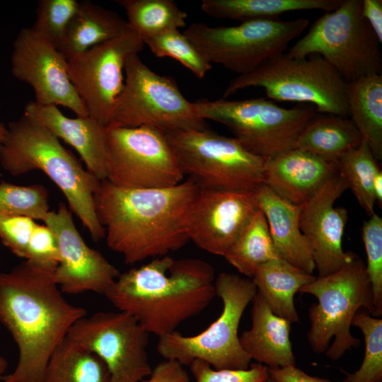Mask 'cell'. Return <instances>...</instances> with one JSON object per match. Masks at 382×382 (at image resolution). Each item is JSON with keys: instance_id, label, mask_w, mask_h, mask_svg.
<instances>
[{"instance_id": "25", "label": "cell", "mask_w": 382, "mask_h": 382, "mask_svg": "<svg viewBox=\"0 0 382 382\" xmlns=\"http://www.w3.org/2000/svg\"><path fill=\"white\" fill-rule=\"evenodd\" d=\"M316 278L278 257L262 265L253 281L270 310L291 323L299 321L294 296Z\"/></svg>"}, {"instance_id": "28", "label": "cell", "mask_w": 382, "mask_h": 382, "mask_svg": "<svg viewBox=\"0 0 382 382\" xmlns=\"http://www.w3.org/2000/svg\"><path fill=\"white\" fill-rule=\"evenodd\" d=\"M342 0H202L201 9L207 15L240 22L274 20L286 12L337 8Z\"/></svg>"}, {"instance_id": "34", "label": "cell", "mask_w": 382, "mask_h": 382, "mask_svg": "<svg viewBox=\"0 0 382 382\" xmlns=\"http://www.w3.org/2000/svg\"><path fill=\"white\" fill-rule=\"evenodd\" d=\"M352 325L359 328L364 338V357L359 369L348 376L349 382H382V319L360 309Z\"/></svg>"}, {"instance_id": "26", "label": "cell", "mask_w": 382, "mask_h": 382, "mask_svg": "<svg viewBox=\"0 0 382 382\" xmlns=\"http://www.w3.org/2000/svg\"><path fill=\"white\" fill-rule=\"evenodd\" d=\"M361 141L362 137L351 119L317 113L299 134L294 148L337 163L344 155L357 148Z\"/></svg>"}, {"instance_id": "27", "label": "cell", "mask_w": 382, "mask_h": 382, "mask_svg": "<svg viewBox=\"0 0 382 382\" xmlns=\"http://www.w3.org/2000/svg\"><path fill=\"white\" fill-rule=\"evenodd\" d=\"M349 115L374 156L382 158V75L371 74L347 83Z\"/></svg>"}, {"instance_id": "47", "label": "cell", "mask_w": 382, "mask_h": 382, "mask_svg": "<svg viewBox=\"0 0 382 382\" xmlns=\"http://www.w3.org/2000/svg\"><path fill=\"white\" fill-rule=\"evenodd\" d=\"M264 382H277L275 380H274L272 378H271L270 376L267 377V378Z\"/></svg>"}, {"instance_id": "7", "label": "cell", "mask_w": 382, "mask_h": 382, "mask_svg": "<svg viewBox=\"0 0 382 382\" xmlns=\"http://www.w3.org/2000/svg\"><path fill=\"white\" fill-rule=\"evenodd\" d=\"M347 82L320 56L299 59L283 53L252 72L233 79L223 98L239 90L258 87L272 100L311 105L321 114L347 117Z\"/></svg>"}, {"instance_id": "36", "label": "cell", "mask_w": 382, "mask_h": 382, "mask_svg": "<svg viewBox=\"0 0 382 382\" xmlns=\"http://www.w3.org/2000/svg\"><path fill=\"white\" fill-rule=\"evenodd\" d=\"M79 4L76 0H40L31 28L57 47Z\"/></svg>"}, {"instance_id": "23", "label": "cell", "mask_w": 382, "mask_h": 382, "mask_svg": "<svg viewBox=\"0 0 382 382\" xmlns=\"http://www.w3.org/2000/svg\"><path fill=\"white\" fill-rule=\"evenodd\" d=\"M251 309L252 325L239 337L250 359L268 369L296 366L290 340L291 322L275 315L257 291Z\"/></svg>"}, {"instance_id": "13", "label": "cell", "mask_w": 382, "mask_h": 382, "mask_svg": "<svg viewBox=\"0 0 382 382\" xmlns=\"http://www.w3.org/2000/svg\"><path fill=\"white\" fill-rule=\"evenodd\" d=\"M106 180L127 188H165L183 181L184 173L158 129L108 127Z\"/></svg>"}, {"instance_id": "3", "label": "cell", "mask_w": 382, "mask_h": 382, "mask_svg": "<svg viewBox=\"0 0 382 382\" xmlns=\"http://www.w3.org/2000/svg\"><path fill=\"white\" fill-rule=\"evenodd\" d=\"M104 295L149 334L160 337L209 305L216 295L215 273L200 259L165 255L120 273Z\"/></svg>"}, {"instance_id": "10", "label": "cell", "mask_w": 382, "mask_h": 382, "mask_svg": "<svg viewBox=\"0 0 382 382\" xmlns=\"http://www.w3.org/2000/svg\"><path fill=\"white\" fill-rule=\"evenodd\" d=\"M194 103L200 117L226 126L248 151L265 160L294 148L301 130L318 113L311 105L285 108L267 97L202 98Z\"/></svg>"}, {"instance_id": "40", "label": "cell", "mask_w": 382, "mask_h": 382, "mask_svg": "<svg viewBox=\"0 0 382 382\" xmlns=\"http://www.w3.org/2000/svg\"><path fill=\"white\" fill-rule=\"evenodd\" d=\"M25 260L40 267L56 268L59 253L57 238L45 224H37L30 236Z\"/></svg>"}, {"instance_id": "45", "label": "cell", "mask_w": 382, "mask_h": 382, "mask_svg": "<svg viewBox=\"0 0 382 382\" xmlns=\"http://www.w3.org/2000/svg\"><path fill=\"white\" fill-rule=\"evenodd\" d=\"M7 366H8L7 360L4 357L0 355V379L2 377V375L6 371Z\"/></svg>"}, {"instance_id": "33", "label": "cell", "mask_w": 382, "mask_h": 382, "mask_svg": "<svg viewBox=\"0 0 382 382\" xmlns=\"http://www.w3.org/2000/svg\"><path fill=\"white\" fill-rule=\"evenodd\" d=\"M143 42L156 57L177 60L198 79H203L212 69V64L178 29L166 31Z\"/></svg>"}, {"instance_id": "44", "label": "cell", "mask_w": 382, "mask_h": 382, "mask_svg": "<svg viewBox=\"0 0 382 382\" xmlns=\"http://www.w3.org/2000/svg\"><path fill=\"white\" fill-rule=\"evenodd\" d=\"M374 195L376 202L382 207V171L379 169L374 178L373 185Z\"/></svg>"}, {"instance_id": "42", "label": "cell", "mask_w": 382, "mask_h": 382, "mask_svg": "<svg viewBox=\"0 0 382 382\" xmlns=\"http://www.w3.org/2000/svg\"><path fill=\"white\" fill-rule=\"evenodd\" d=\"M268 373L277 382H332L310 376L296 366L268 369ZM337 382H349V378L347 376L343 381Z\"/></svg>"}, {"instance_id": "16", "label": "cell", "mask_w": 382, "mask_h": 382, "mask_svg": "<svg viewBox=\"0 0 382 382\" xmlns=\"http://www.w3.org/2000/svg\"><path fill=\"white\" fill-rule=\"evenodd\" d=\"M11 71L33 88L37 104L62 105L77 117L88 116L69 79L66 58L31 27L21 29L13 42Z\"/></svg>"}, {"instance_id": "8", "label": "cell", "mask_w": 382, "mask_h": 382, "mask_svg": "<svg viewBox=\"0 0 382 382\" xmlns=\"http://www.w3.org/2000/svg\"><path fill=\"white\" fill-rule=\"evenodd\" d=\"M165 134L184 175L200 189L253 192L263 184L265 159L235 137L207 129Z\"/></svg>"}, {"instance_id": "5", "label": "cell", "mask_w": 382, "mask_h": 382, "mask_svg": "<svg viewBox=\"0 0 382 382\" xmlns=\"http://www.w3.org/2000/svg\"><path fill=\"white\" fill-rule=\"evenodd\" d=\"M299 292L312 294L318 301L308 310L309 345L314 352H325L332 360L339 359L347 350L360 345V340L350 331L352 319L359 310L363 308L378 317L366 265L357 255L337 271L316 277Z\"/></svg>"}, {"instance_id": "4", "label": "cell", "mask_w": 382, "mask_h": 382, "mask_svg": "<svg viewBox=\"0 0 382 382\" xmlns=\"http://www.w3.org/2000/svg\"><path fill=\"white\" fill-rule=\"evenodd\" d=\"M0 163L13 176L42 171L62 192L92 239L105 238L93 201L100 181L37 118L23 113L8 123L0 146Z\"/></svg>"}, {"instance_id": "2", "label": "cell", "mask_w": 382, "mask_h": 382, "mask_svg": "<svg viewBox=\"0 0 382 382\" xmlns=\"http://www.w3.org/2000/svg\"><path fill=\"white\" fill-rule=\"evenodd\" d=\"M199 191L189 178L165 188H127L100 181L93 201L108 248L127 265L181 248L190 241L185 219Z\"/></svg>"}, {"instance_id": "15", "label": "cell", "mask_w": 382, "mask_h": 382, "mask_svg": "<svg viewBox=\"0 0 382 382\" xmlns=\"http://www.w3.org/2000/svg\"><path fill=\"white\" fill-rule=\"evenodd\" d=\"M144 46L128 27L115 37L66 59L69 79L88 116L107 127L124 88L126 62Z\"/></svg>"}, {"instance_id": "6", "label": "cell", "mask_w": 382, "mask_h": 382, "mask_svg": "<svg viewBox=\"0 0 382 382\" xmlns=\"http://www.w3.org/2000/svg\"><path fill=\"white\" fill-rule=\"evenodd\" d=\"M216 294L223 302L218 318L193 336L174 331L158 337L156 349L165 359L190 365L199 359L215 369H246L251 359L243 349L238 335L245 308L257 293L253 279L221 272L215 279Z\"/></svg>"}, {"instance_id": "39", "label": "cell", "mask_w": 382, "mask_h": 382, "mask_svg": "<svg viewBox=\"0 0 382 382\" xmlns=\"http://www.w3.org/2000/svg\"><path fill=\"white\" fill-rule=\"evenodd\" d=\"M37 223L23 216L0 215V240L15 255L26 258L28 243Z\"/></svg>"}, {"instance_id": "24", "label": "cell", "mask_w": 382, "mask_h": 382, "mask_svg": "<svg viewBox=\"0 0 382 382\" xmlns=\"http://www.w3.org/2000/svg\"><path fill=\"white\" fill-rule=\"evenodd\" d=\"M128 28L118 13L90 1H80L57 46L66 59L111 40Z\"/></svg>"}, {"instance_id": "46", "label": "cell", "mask_w": 382, "mask_h": 382, "mask_svg": "<svg viewBox=\"0 0 382 382\" xmlns=\"http://www.w3.org/2000/svg\"><path fill=\"white\" fill-rule=\"evenodd\" d=\"M6 131V127L3 122H0V146L4 139Z\"/></svg>"}, {"instance_id": "22", "label": "cell", "mask_w": 382, "mask_h": 382, "mask_svg": "<svg viewBox=\"0 0 382 382\" xmlns=\"http://www.w3.org/2000/svg\"><path fill=\"white\" fill-rule=\"evenodd\" d=\"M258 208L264 214L278 255L312 274L315 270L309 243L302 233L299 217L302 204H294L262 184L256 191Z\"/></svg>"}, {"instance_id": "38", "label": "cell", "mask_w": 382, "mask_h": 382, "mask_svg": "<svg viewBox=\"0 0 382 382\" xmlns=\"http://www.w3.org/2000/svg\"><path fill=\"white\" fill-rule=\"evenodd\" d=\"M189 366L195 382H264L269 376L268 368L256 362L246 369H215L199 359Z\"/></svg>"}, {"instance_id": "35", "label": "cell", "mask_w": 382, "mask_h": 382, "mask_svg": "<svg viewBox=\"0 0 382 382\" xmlns=\"http://www.w3.org/2000/svg\"><path fill=\"white\" fill-rule=\"evenodd\" d=\"M49 212V195L44 185L0 182V215L23 216L44 222Z\"/></svg>"}, {"instance_id": "31", "label": "cell", "mask_w": 382, "mask_h": 382, "mask_svg": "<svg viewBox=\"0 0 382 382\" xmlns=\"http://www.w3.org/2000/svg\"><path fill=\"white\" fill-rule=\"evenodd\" d=\"M128 27L144 40L185 26L187 14L172 0H119Z\"/></svg>"}, {"instance_id": "41", "label": "cell", "mask_w": 382, "mask_h": 382, "mask_svg": "<svg viewBox=\"0 0 382 382\" xmlns=\"http://www.w3.org/2000/svg\"><path fill=\"white\" fill-rule=\"evenodd\" d=\"M141 382H190V379L183 365L165 359L152 369L148 378Z\"/></svg>"}, {"instance_id": "32", "label": "cell", "mask_w": 382, "mask_h": 382, "mask_svg": "<svg viewBox=\"0 0 382 382\" xmlns=\"http://www.w3.org/2000/svg\"><path fill=\"white\" fill-rule=\"evenodd\" d=\"M376 161L367 142L362 138L357 148L347 153L336 163L338 173L369 216L375 213L373 185L380 169Z\"/></svg>"}, {"instance_id": "43", "label": "cell", "mask_w": 382, "mask_h": 382, "mask_svg": "<svg viewBox=\"0 0 382 382\" xmlns=\"http://www.w3.org/2000/svg\"><path fill=\"white\" fill-rule=\"evenodd\" d=\"M361 11L380 44L382 43V1L361 0Z\"/></svg>"}, {"instance_id": "9", "label": "cell", "mask_w": 382, "mask_h": 382, "mask_svg": "<svg viewBox=\"0 0 382 382\" xmlns=\"http://www.w3.org/2000/svg\"><path fill=\"white\" fill-rule=\"evenodd\" d=\"M380 45L362 15L361 0H342L316 19L286 54L299 59L318 54L348 83L381 74Z\"/></svg>"}, {"instance_id": "29", "label": "cell", "mask_w": 382, "mask_h": 382, "mask_svg": "<svg viewBox=\"0 0 382 382\" xmlns=\"http://www.w3.org/2000/svg\"><path fill=\"white\" fill-rule=\"evenodd\" d=\"M42 382H110V374L100 357L66 336L51 356Z\"/></svg>"}, {"instance_id": "17", "label": "cell", "mask_w": 382, "mask_h": 382, "mask_svg": "<svg viewBox=\"0 0 382 382\" xmlns=\"http://www.w3.org/2000/svg\"><path fill=\"white\" fill-rule=\"evenodd\" d=\"M44 224L57 238L59 260L54 278L61 291L104 295L120 272L100 252L86 244L74 224L71 212L60 203L57 211H50Z\"/></svg>"}, {"instance_id": "12", "label": "cell", "mask_w": 382, "mask_h": 382, "mask_svg": "<svg viewBox=\"0 0 382 382\" xmlns=\"http://www.w3.org/2000/svg\"><path fill=\"white\" fill-rule=\"evenodd\" d=\"M125 80L108 127H151L164 132L205 129L195 103L180 91L175 81L149 69L139 54L125 66Z\"/></svg>"}, {"instance_id": "19", "label": "cell", "mask_w": 382, "mask_h": 382, "mask_svg": "<svg viewBox=\"0 0 382 382\" xmlns=\"http://www.w3.org/2000/svg\"><path fill=\"white\" fill-rule=\"evenodd\" d=\"M348 189L337 171L316 193L302 204L300 228L312 250L318 277L333 273L352 261L356 255L344 251L342 237L348 214L335 201Z\"/></svg>"}, {"instance_id": "14", "label": "cell", "mask_w": 382, "mask_h": 382, "mask_svg": "<svg viewBox=\"0 0 382 382\" xmlns=\"http://www.w3.org/2000/svg\"><path fill=\"white\" fill-rule=\"evenodd\" d=\"M149 335L133 316L118 311L81 318L67 337L102 359L110 382H141L152 371L146 353Z\"/></svg>"}, {"instance_id": "1", "label": "cell", "mask_w": 382, "mask_h": 382, "mask_svg": "<svg viewBox=\"0 0 382 382\" xmlns=\"http://www.w3.org/2000/svg\"><path fill=\"white\" fill-rule=\"evenodd\" d=\"M55 268L27 260L0 272V323L18 350L15 369L4 382H42L49 360L71 326L86 316L64 297Z\"/></svg>"}, {"instance_id": "37", "label": "cell", "mask_w": 382, "mask_h": 382, "mask_svg": "<svg viewBox=\"0 0 382 382\" xmlns=\"http://www.w3.org/2000/svg\"><path fill=\"white\" fill-rule=\"evenodd\" d=\"M362 239L366 255V270L371 282L374 305L379 318L382 316V219L376 213L365 221Z\"/></svg>"}, {"instance_id": "21", "label": "cell", "mask_w": 382, "mask_h": 382, "mask_svg": "<svg viewBox=\"0 0 382 382\" xmlns=\"http://www.w3.org/2000/svg\"><path fill=\"white\" fill-rule=\"evenodd\" d=\"M24 113L42 123L59 139L71 145L80 155L86 168L100 181L106 180L108 127L87 117L69 118L55 105H41L35 101L26 104Z\"/></svg>"}, {"instance_id": "18", "label": "cell", "mask_w": 382, "mask_h": 382, "mask_svg": "<svg viewBox=\"0 0 382 382\" xmlns=\"http://www.w3.org/2000/svg\"><path fill=\"white\" fill-rule=\"evenodd\" d=\"M257 209L255 192L199 188L185 219L187 236L199 248L224 257Z\"/></svg>"}, {"instance_id": "20", "label": "cell", "mask_w": 382, "mask_h": 382, "mask_svg": "<svg viewBox=\"0 0 382 382\" xmlns=\"http://www.w3.org/2000/svg\"><path fill=\"white\" fill-rule=\"evenodd\" d=\"M336 171V163L293 148L265 160L263 184L285 200L301 205Z\"/></svg>"}, {"instance_id": "11", "label": "cell", "mask_w": 382, "mask_h": 382, "mask_svg": "<svg viewBox=\"0 0 382 382\" xmlns=\"http://www.w3.org/2000/svg\"><path fill=\"white\" fill-rule=\"evenodd\" d=\"M308 25L306 18L249 21L232 26L193 23L183 33L209 62L243 75L284 53Z\"/></svg>"}, {"instance_id": "30", "label": "cell", "mask_w": 382, "mask_h": 382, "mask_svg": "<svg viewBox=\"0 0 382 382\" xmlns=\"http://www.w3.org/2000/svg\"><path fill=\"white\" fill-rule=\"evenodd\" d=\"M278 257L267 220L259 208L224 256L229 264L248 278H253L262 265Z\"/></svg>"}]
</instances>
